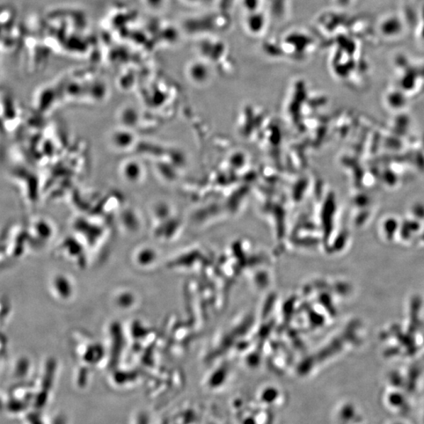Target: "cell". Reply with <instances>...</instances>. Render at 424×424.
<instances>
[{
    "instance_id": "6da1fadb",
    "label": "cell",
    "mask_w": 424,
    "mask_h": 424,
    "mask_svg": "<svg viewBox=\"0 0 424 424\" xmlns=\"http://www.w3.org/2000/svg\"><path fill=\"white\" fill-rule=\"evenodd\" d=\"M128 164L133 171H129L126 168H123V174L124 178L129 182H135L140 181L143 175V170L141 165L140 164L136 167L138 163H128Z\"/></svg>"
}]
</instances>
